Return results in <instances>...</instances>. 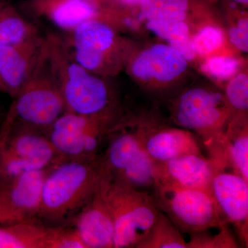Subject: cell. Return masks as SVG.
I'll list each match as a JSON object with an SVG mask.
<instances>
[{"label": "cell", "mask_w": 248, "mask_h": 248, "mask_svg": "<svg viewBox=\"0 0 248 248\" xmlns=\"http://www.w3.org/2000/svg\"><path fill=\"white\" fill-rule=\"evenodd\" d=\"M102 178L94 160L60 161L45 178L38 218L57 223L77 215L98 190Z\"/></svg>", "instance_id": "cell-1"}, {"label": "cell", "mask_w": 248, "mask_h": 248, "mask_svg": "<svg viewBox=\"0 0 248 248\" xmlns=\"http://www.w3.org/2000/svg\"><path fill=\"white\" fill-rule=\"evenodd\" d=\"M45 57L66 111L84 115L108 113L111 100L107 84L73 58L65 42L55 35L47 36Z\"/></svg>", "instance_id": "cell-2"}, {"label": "cell", "mask_w": 248, "mask_h": 248, "mask_svg": "<svg viewBox=\"0 0 248 248\" xmlns=\"http://www.w3.org/2000/svg\"><path fill=\"white\" fill-rule=\"evenodd\" d=\"M102 186L115 226L113 248H135L155 224L159 210L148 192L135 190L102 174Z\"/></svg>", "instance_id": "cell-3"}, {"label": "cell", "mask_w": 248, "mask_h": 248, "mask_svg": "<svg viewBox=\"0 0 248 248\" xmlns=\"http://www.w3.org/2000/svg\"><path fill=\"white\" fill-rule=\"evenodd\" d=\"M152 195L160 211L182 232H201L226 223L210 191L163 184Z\"/></svg>", "instance_id": "cell-4"}, {"label": "cell", "mask_w": 248, "mask_h": 248, "mask_svg": "<svg viewBox=\"0 0 248 248\" xmlns=\"http://www.w3.org/2000/svg\"><path fill=\"white\" fill-rule=\"evenodd\" d=\"M14 112L24 125L46 130L66 112L64 99L56 80L43 58L16 94Z\"/></svg>", "instance_id": "cell-5"}, {"label": "cell", "mask_w": 248, "mask_h": 248, "mask_svg": "<svg viewBox=\"0 0 248 248\" xmlns=\"http://www.w3.org/2000/svg\"><path fill=\"white\" fill-rule=\"evenodd\" d=\"M228 108L221 93L196 88L179 97L174 110L178 125L195 131L206 143L221 145V128L228 116Z\"/></svg>", "instance_id": "cell-6"}, {"label": "cell", "mask_w": 248, "mask_h": 248, "mask_svg": "<svg viewBox=\"0 0 248 248\" xmlns=\"http://www.w3.org/2000/svg\"><path fill=\"white\" fill-rule=\"evenodd\" d=\"M51 168L7 177V186L0 192V219L13 224L36 221L44 182Z\"/></svg>", "instance_id": "cell-7"}, {"label": "cell", "mask_w": 248, "mask_h": 248, "mask_svg": "<svg viewBox=\"0 0 248 248\" xmlns=\"http://www.w3.org/2000/svg\"><path fill=\"white\" fill-rule=\"evenodd\" d=\"M70 33L66 45L73 58L94 74L102 71L117 44L113 29L104 21L94 19L81 23Z\"/></svg>", "instance_id": "cell-8"}, {"label": "cell", "mask_w": 248, "mask_h": 248, "mask_svg": "<svg viewBox=\"0 0 248 248\" xmlns=\"http://www.w3.org/2000/svg\"><path fill=\"white\" fill-rule=\"evenodd\" d=\"M210 192L223 221L232 223L241 241L248 245V181L236 172L217 171L210 184Z\"/></svg>", "instance_id": "cell-9"}, {"label": "cell", "mask_w": 248, "mask_h": 248, "mask_svg": "<svg viewBox=\"0 0 248 248\" xmlns=\"http://www.w3.org/2000/svg\"><path fill=\"white\" fill-rule=\"evenodd\" d=\"M45 37L40 36L16 45L0 46V79L4 91L16 97L40 63Z\"/></svg>", "instance_id": "cell-10"}, {"label": "cell", "mask_w": 248, "mask_h": 248, "mask_svg": "<svg viewBox=\"0 0 248 248\" xmlns=\"http://www.w3.org/2000/svg\"><path fill=\"white\" fill-rule=\"evenodd\" d=\"M74 228L86 248H113V217L102 182L92 198L77 214Z\"/></svg>", "instance_id": "cell-11"}, {"label": "cell", "mask_w": 248, "mask_h": 248, "mask_svg": "<svg viewBox=\"0 0 248 248\" xmlns=\"http://www.w3.org/2000/svg\"><path fill=\"white\" fill-rule=\"evenodd\" d=\"M217 171L215 163L202 154L181 155L166 162H156L157 186L169 184L210 191L212 179Z\"/></svg>", "instance_id": "cell-12"}, {"label": "cell", "mask_w": 248, "mask_h": 248, "mask_svg": "<svg viewBox=\"0 0 248 248\" xmlns=\"http://www.w3.org/2000/svg\"><path fill=\"white\" fill-rule=\"evenodd\" d=\"M187 66V61L170 46L156 45L139 54L130 70L142 81L167 83L181 76Z\"/></svg>", "instance_id": "cell-13"}, {"label": "cell", "mask_w": 248, "mask_h": 248, "mask_svg": "<svg viewBox=\"0 0 248 248\" xmlns=\"http://www.w3.org/2000/svg\"><path fill=\"white\" fill-rule=\"evenodd\" d=\"M31 14L45 18L62 30L71 32L81 23L99 19V6L87 0H28Z\"/></svg>", "instance_id": "cell-14"}, {"label": "cell", "mask_w": 248, "mask_h": 248, "mask_svg": "<svg viewBox=\"0 0 248 248\" xmlns=\"http://www.w3.org/2000/svg\"><path fill=\"white\" fill-rule=\"evenodd\" d=\"M104 115H84L66 111L46 130V135L63 159H84L81 144L83 135Z\"/></svg>", "instance_id": "cell-15"}, {"label": "cell", "mask_w": 248, "mask_h": 248, "mask_svg": "<svg viewBox=\"0 0 248 248\" xmlns=\"http://www.w3.org/2000/svg\"><path fill=\"white\" fill-rule=\"evenodd\" d=\"M138 134L142 147L156 162H166L181 155L202 154L198 141L188 130L160 129Z\"/></svg>", "instance_id": "cell-16"}, {"label": "cell", "mask_w": 248, "mask_h": 248, "mask_svg": "<svg viewBox=\"0 0 248 248\" xmlns=\"http://www.w3.org/2000/svg\"><path fill=\"white\" fill-rule=\"evenodd\" d=\"M6 152L34 163L42 169L53 167L64 160L55 151L46 135L27 125L15 134Z\"/></svg>", "instance_id": "cell-17"}, {"label": "cell", "mask_w": 248, "mask_h": 248, "mask_svg": "<svg viewBox=\"0 0 248 248\" xmlns=\"http://www.w3.org/2000/svg\"><path fill=\"white\" fill-rule=\"evenodd\" d=\"M63 228L46 226L36 221L0 228V248H59Z\"/></svg>", "instance_id": "cell-18"}, {"label": "cell", "mask_w": 248, "mask_h": 248, "mask_svg": "<svg viewBox=\"0 0 248 248\" xmlns=\"http://www.w3.org/2000/svg\"><path fill=\"white\" fill-rule=\"evenodd\" d=\"M110 179L135 190L149 193L152 191L153 194L157 186L156 162L141 146L126 168Z\"/></svg>", "instance_id": "cell-19"}, {"label": "cell", "mask_w": 248, "mask_h": 248, "mask_svg": "<svg viewBox=\"0 0 248 248\" xmlns=\"http://www.w3.org/2000/svg\"><path fill=\"white\" fill-rule=\"evenodd\" d=\"M138 133H122L111 140L104 162L99 164L103 174L115 177L126 168L141 148Z\"/></svg>", "instance_id": "cell-20"}, {"label": "cell", "mask_w": 248, "mask_h": 248, "mask_svg": "<svg viewBox=\"0 0 248 248\" xmlns=\"http://www.w3.org/2000/svg\"><path fill=\"white\" fill-rule=\"evenodd\" d=\"M40 36L37 28L12 5L0 8V46L16 45Z\"/></svg>", "instance_id": "cell-21"}, {"label": "cell", "mask_w": 248, "mask_h": 248, "mask_svg": "<svg viewBox=\"0 0 248 248\" xmlns=\"http://www.w3.org/2000/svg\"><path fill=\"white\" fill-rule=\"evenodd\" d=\"M136 248H187L188 245L181 231L162 212L148 234L135 246Z\"/></svg>", "instance_id": "cell-22"}, {"label": "cell", "mask_w": 248, "mask_h": 248, "mask_svg": "<svg viewBox=\"0 0 248 248\" xmlns=\"http://www.w3.org/2000/svg\"><path fill=\"white\" fill-rule=\"evenodd\" d=\"M142 17L148 21L183 22L187 17L190 0H141Z\"/></svg>", "instance_id": "cell-23"}, {"label": "cell", "mask_w": 248, "mask_h": 248, "mask_svg": "<svg viewBox=\"0 0 248 248\" xmlns=\"http://www.w3.org/2000/svg\"><path fill=\"white\" fill-rule=\"evenodd\" d=\"M221 145L226 148L235 172L248 182V135L247 125L243 129H228L223 135Z\"/></svg>", "instance_id": "cell-24"}, {"label": "cell", "mask_w": 248, "mask_h": 248, "mask_svg": "<svg viewBox=\"0 0 248 248\" xmlns=\"http://www.w3.org/2000/svg\"><path fill=\"white\" fill-rule=\"evenodd\" d=\"M240 62L229 56H213L202 64V71L215 79L226 80L236 74Z\"/></svg>", "instance_id": "cell-25"}, {"label": "cell", "mask_w": 248, "mask_h": 248, "mask_svg": "<svg viewBox=\"0 0 248 248\" xmlns=\"http://www.w3.org/2000/svg\"><path fill=\"white\" fill-rule=\"evenodd\" d=\"M224 42V34L221 29L206 27L202 29L193 39L196 53L207 55L219 48Z\"/></svg>", "instance_id": "cell-26"}, {"label": "cell", "mask_w": 248, "mask_h": 248, "mask_svg": "<svg viewBox=\"0 0 248 248\" xmlns=\"http://www.w3.org/2000/svg\"><path fill=\"white\" fill-rule=\"evenodd\" d=\"M226 98L230 104L240 111L248 108V77L245 73L237 75L230 81L226 88Z\"/></svg>", "instance_id": "cell-27"}, {"label": "cell", "mask_w": 248, "mask_h": 248, "mask_svg": "<svg viewBox=\"0 0 248 248\" xmlns=\"http://www.w3.org/2000/svg\"><path fill=\"white\" fill-rule=\"evenodd\" d=\"M147 27L161 38L169 41V44L190 36L188 27L184 21H148Z\"/></svg>", "instance_id": "cell-28"}, {"label": "cell", "mask_w": 248, "mask_h": 248, "mask_svg": "<svg viewBox=\"0 0 248 248\" xmlns=\"http://www.w3.org/2000/svg\"><path fill=\"white\" fill-rule=\"evenodd\" d=\"M221 232L217 236H206L202 232L193 233L188 248H236V244L232 237L226 224L221 228Z\"/></svg>", "instance_id": "cell-29"}, {"label": "cell", "mask_w": 248, "mask_h": 248, "mask_svg": "<svg viewBox=\"0 0 248 248\" xmlns=\"http://www.w3.org/2000/svg\"><path fill=\"white\" fill-rule=\"evenodd\" d=\"M230 41L236 48L247 53L248 50V20L247 17L240 19L237 25L228 31Z\"/></svg>", "instance_id": "cell-30"}, {"label": "cell", "mask_w": 248, "mask_h": 248, "mask_svg": "<svg viewBox=\"0 0 248 248\" xmlns=\"http://www.w3.org/2000/svg\"><path fill=\"white\" fill-rule=\"evenodd\" d=\"M172 48L185 59L186 61H190L195 58L196 51L194 46L193 39L190 36L181 39L170 44Z\"/></svg>", "instance_id": "cell-31"}, {"label": "cell", "mask_w": 248, "mask_h": 248, "mask_svg": "<svg viewBox=\"0 0 248 248\" xmlns=\"http://www.w3.org/2000/svg\"><path fill=\"white\" fill-rule=\"evenodd\" d=\"M141 0H119V1L124 5V6H129V7H132V6H138L141 2Z\"/></svg>", "instance_id": "cell-32"}, {"label": "cell", "mask_w": 248, "mask_h": 248, "mask_svg": "<svg viewBox=\"0 0 248 248\" xmlns=\"http://www.w3.org/2000/svg\"><path fill=\"white\" fill-rule=\"evenodd\" d=\"M231 1L237 3V4L244 5V6H247L248 4V0H231Z\"/></svg>", "instance_id": "cell-33"}, {"label": "cell", "mask_w": 248, "mask_h": 248, "mask_svg": "<svg viewBox=\"0 0 248 248\" xmlns=\"http://www.w3.org/2000/svg\"><path fill=\"white\" fill-rule=\"evenodd\" d=\"M7 3H9L7 0H0V8L4 6V5L7 4Z\"/></svg>", "instance_id": "cell-34"}, {"label": "cell", "mask_w": 248, "mask_h": 248, "mask_svg": "<svg viewBox=\"0 0 248 248\" xmlns=\"http://www.w3.org/2000/svg\"><path fill=\"white\" fill-rule=\"evenodd\" d=\"M87 1H91V2L93 3V4H94L97 5V6H99V5H98V3H99V0H87Z\"/></svg>", "instance_id": "cell-35"}, {"label": "cell", "mask_w": 248, "mask_h": 248, "mask_svg": "<svg viewBox=\"0 0 248 248\" xmlns=\"http://www.w3.org/2000/svg\"><path fill=\"white\" fill-rule=\"evenodd\" d=\"M0 91H4V86H3L2 82H1V79H0Z\"/></svg>", "instance_id": "cell-36"}]
</instances>
